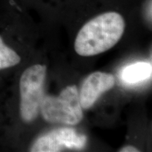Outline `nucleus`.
I'll return each mask as SVG.
<instances>
[{"label":"nucleus","mask_w":152,"mask_h":152,"mask_svg":"<svg viewBox=\"0 0 152 152\" xmlns=\"http://www.w3.org/2000/svg\"><path fill=\"white\" fill-rule=\"evenodd\" d=\"M125 28L123 17L115 11L103 13L86 23L75 41V50L83 56L105 52L121 39Z\"/></svg>","instance_id":"nucleus-1"},{"label":"nucleus","mask_w":152,"mask_h":152,"mask_svg":"<svg viewBox=\"0 0 152 152\" xmlns=\"http://www.w3.org/2000/svg\"><path fill=\"white\" fill-rule=\"evenodd\" d=\"M20 61L19 55L4 42L0 37V70L6 69L18 64Z\"/></svg>","instance_id":"nucleus-7"},{"label":"nucleus","mask_w":152,"mask_h":152,"mask_svg":"<svg viewBox=\"0 0 152 152\" xmlns=\"http://www.w3.org/2000/svg\"><path fill=\"white\" fill-rule=\"evenodd\" d=\"M115 83V77L110 73L97 71L87 76L79 94L82 109L92 107L101 95L113 88Z\"/></svg>","instance_id":"nucleus-5"},{"label":"nucleus","mask_w":152,"mask_h":152,"mask_svg":"<svg viewBox=\"0 0 152 152\" xmlns=\"http://www.w3.org/2000/svg\"><path fill=\"white\" fill-rule=\"evenodd\" d=\"M46 75V66L35 64L25 70L20 77V113L24 122H32L39 114Z\"/></svg>","instance_id":"nucleus-3"},{"label":"nucleus","mask_w":152,"mask_h":152,"mask_svg":"<svg viewBox=\"0 0 152 152\" xmlns=\"http://www.w3.org/2000/svg\"><path fill=\"white\" fill-rule=\"evenodd\" d=\"M87 137L78 134L73 128L53 130L37 140L30 149L32 152H56L63 149H81L85 147Z\"/></svg>","instance_id":"nucleus-4"},{"label":"nucleus","mask_w":152,"mask_h":152,"mask_svg":"<svg viewBox=\"0 0 152 152\" xmlns=\"http://www.w3.org/2000/svg\"><path fill=\"white\" fill-rule=\"evenodd\" d=\"M40 111L48 122L77 125L83 117L77 87H66L58 96H44Z\"/></svg>","instance_id":"nucleus-2"},{"label":"nucleus","mask_w":152,"mask_h":152,"mask_svg":"<svg viewBox=\"0 0 152 152\" xmlns=\"http://www.w3.org/2000/svg\"><path fill=\"white\" fill-rule=\"evenodd\" d=\"M151 64L139 62L125 67L121 73V78L125 83L134 84L151 77Z\"/></svg>","instance_id":"nucleus-6"},{"label":"nucleus","mask_w":152,"mask_h":152,"mask_svg":"<svg viewBox=\"0 0 152 152\" xmlns=\"http://www.w3.org/2000/svg\"><path fill=\"white\" fill-rule=\"evenodd\" d=\"M121 152H137L140 151L137 148L132 147V146H126V147H123L120 150Z\"/></svg>","instance_id":"nucleus-8"}]
</instances>
